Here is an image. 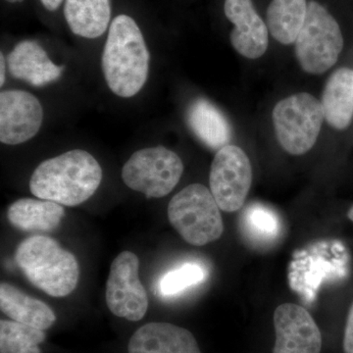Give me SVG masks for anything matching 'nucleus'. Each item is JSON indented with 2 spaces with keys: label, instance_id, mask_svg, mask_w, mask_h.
Returning a JSON list of instances; mask_svg holds the SVG:
<instances>
[{
  "label": "nucleus",
  "instance_id": "nucleus-1",
  "mask_svg": "<svg viewBox=\"0 0 353 353\" xmlns=\"http://www.w3.org/2000/svg\"><path fill=\"white\" fill-rule=\"evenodd\" d=\"M101 180L97 159L85 150H73L39 164L30 180V190L44 201L77 206L94 196Z\"/></svg>",
  "mask_w": 353,
  "mask_h": 353
},
{
  "label": "nucleus",
  "instance_id": "nucleus-2",
  "mask_svg": "<svg viewBox=\"0 0 353 353\" xmlns=\"http://www.w3.org/2000/svg\"><path fill=\"white\" fill-rule=\"evenodd\" d=\"M150 55L143 32L130 16L111 23L102 54V71L114 94L124 99L141 92L148 80Z\"/></svg>",
  "mask_w": 353,
  "mask_h": 353
},
{
  "label": "nucleus",
  "instance_id": "nucleus-3",
  "mask_svg": "<svg viewBox=\"0 0 353 353\" xmlns=\"http://www.w3.org/2000/svg\"><path fill=\"white\" fill-rule=\"evenodd\" d=\"M16 262L26 278L48 296H68L78 285L80 268L76 257L48 236L23 241L16 252Z\"/></svg>",
  "mask_w": 353,
  "mask_h": 353
},
{
  "label": "nucleus",
  "instance_id": "nucleus-4",
  "mask_svg": "<svg viewBox=\"0 0 353 353\" xmlns=\"http://www.w3.org/2000/svg\"><path fill=\"white\" fill-rule=\"evenodd\" d=\"M220 210L210 190L192 183L169 202L168 219L188 243L202 246L219 240L224 233Z\"/></svg>",
  "mask_w": 353,
  "mask_h": 353
},
{
  "label": "nucleus",
  "instance_id": "nucleus-5",
  "mask_svg": "<svg viewBox=\"0 0 353 353\" xmlns=\"http://www.w3.org/2000/svg\"><path fill=\"white\" fill-rule=\"evenodd\" d=\"M343 48L339 23L321 4L308 2L305 21L294 41L299 66L311 75H321L336 63Z\"/></svg>",
  "mask_w": 353,
  "mask_h": 353
},
{
  "label": "nucleus",
  "instance_id": "nucleus-6",
  "mask_svg": "<svg viewBox=\"0 0 353 353\" xmlns=\"http://www.w3.org/2000/svg\"><path fill=\"white\" fill-rule=\"evenodd\" d=\"M280 145L292 155H303L314 146L325 119L321 101L299 92L276 104L272 113Z\"/></svg>",
  "mask_w": 353,
  "mask_h": 353
},
{
  "label": "nucleus",
  "instance_id": "nucleus-7",
  "mask_svg": "<svg viewBox=\"0 0 353 353\" xmlns=\"http://www.w3.org/2000/svg\"><path fill=\"white\" fill-rule=\"evenodd\" d=\"M183 173L182 159L164 146L143 148L123 167V182L148 199H160L175 189Z\"/></svg>",
  "mask_w": 353,
  "mask_h": 353
},
{
  "label": "nucleus",
  "instance_id": "nucleus-8",
  "mask_svg": "<svg viewBox=\"0 0 353 353\" xmlns=\"http://www.w3.org/2000/svg\"><path fill=\"white\" fill-rule=\"evenodd\" d=\"M250 158L239 146L228 145L216 153L209 185L218 206L225 212H236L243 208L252 183Z\"/></svg>",
  "mask_w": 353,
  "mask_h": 353
},
{
  "label": "nucleus",
  "instance_id": "nucleus-9",
  "mask_svg": "<svg viewBox=\"0 0 353 353\" xmlns=\"http://www.w3.org/2000/svg\"><path fill=\"white\" fill-rule=\"evenodd\" d=\"M138 256L121 252L111 264L106 284V303L117 317L132 322L143 319L148 308V294L139 278Z\"/></svg>",
  "mask_w": 353,
  "mask_h": 353
},
{
  "label": "nucleus",
  "instance_id": "nucleus-10",
  "mask_svg": "<svg viewBox=\"0 0 353 353\" xmlns=\"http://www.w3.org/2000/svg\"><path fill=\"white\" fill-rule=\"evenodd\" d=\"M43 109L36 97L24 90L0 94V141L17 145L34 138L41 129Z\"/></svg>",
  "mask_w": 353,
  "mask_h": 353
},
{
  "label": "nucleus",
  "instance_id": "nucleus-11",
  "mask_svg": "<svg viewBox=\"0 0 353 353\" xmlns=\"http://www.w3.org/2000/svg\"><path fill=\"white\" fill-rule=\"evenodd\" d=\"M273 353H320L322 334L310 313L294 303L281 304L274 312Z\"/></svg>",
  "mask_w": 353,
  "mask_h": 353
},
{
  "label": "nucleus",
  "instance_id": "nucleus-12",
  "mask_svg": "<svg viewBox=\"0 0 353 353\" xmlns=\"http://www.w3.org/2000/svg\"><path fill=\"white\" fill-rule=\"evenodd\" d=\"M224 11L234 25L230 34L234 50L248 59L263 57L269 46V30L252 0H225Z\"/></svg>",
  "mask_w": 353,
  "mask_h": 353
},
{
  "label": "nucleus",
  "instance_id": "nucleus-13",
  "mask_svg": "<svg viewBox=\"0 0 353 353\" xmlns=\"http://www.w3.org/2000/svg\"><path fill=\"white\" fill-rule=\"evenodd\" d=\"M129 353H202L189 330L166 322H152L130 339Z\"/></svg>",
  "mask_w": 353,
  "mask_h": 353
},
{
  "label": "nucleus",
  "instance_id": "nucleus-14",
  "mask_svg": "<svg viewBox=\"0 0 353 353\" xmlns=\"http://www.w3.org/2000/svg\"><path fill=\"white\" fill-rule=\"evenodd\" d=\"M8 68L11 75L26 81L34 87L54 82L63 72L57 66L37 41H21L8 55Z\"/></svg>",
  "mask_w": 353,
  "mask_h": 353
},
{
  "label": "nucleus",
  "instance_id": "nucleus-15",
  "mask_svg": "<svg viewBox=\"0 0 353 353\" xmlns=\"http://www.w3.org/2000/svg\"><path fill=\"white\" fill-rule=\"evenodd\" d=\"M325 120L336 130H345L353 120V70L340 68L327 80L322 94Z\"/></svg>",
  "mask_w": 353,
  "mask_h": 353
},
{
  "label": "nucleus",
  "instance_id": "nucleus-16",
  "mask_svg": "<svg viewBox=\"0 0 353 353\" xmlns=\"http://www.w3.org/2000/svg\"><path fill=\"white\" fill-rule=\"evenodd\" d=\"M64 215L61 204L44 199H21L7 211L10 224L27 233H51L59 227Z\"/></svg>",
  "mask_w": 353,
  "mask_h": 353
},
{
  "label": "nucleus",
  "instance_id": "nucleus-17",
  "mask_svg": "<svg viewBox=\"0 0 353 353\" xmlns=\"http://www.w3.org/2000/svg\"><path fill=\"white\" fill-rule=\"evenodd\" d=\"M0 309L13 321L43 331L57 322V316L48 304L28 296L8 283L0 285Z\"/></svg>",
  "mask_w": 353,
  "mask_h": 353
},
{
  "label": "nucleus",
  "instance_id": "nucleus-18",
  "mask_svg": "<svg viewBox=\"0 0 353 353\" xmlns=\"http://www.w3.org/2000/svg\"><path fill=\"white\" fill-rule=\"evenodd\" d=\"M188 124L197 138L212 150L230 145L232 128L224 114L212 102L197 99L187 112Z\"/></svg>",
  "mask_w": 353,
  "mask_h": 353
},
{
  "label": "nucleus",
  "instance_id": "nucleus-19",
  "mask_svg": "<svg viewBox=\"0 0 353 353\" xmlns=\"http://www.w3.org/2000/svg\"><path fill=\"white\" fill-rule=\"evenodd\" d=\"M64 16L76 36L99 38L110 22V0H65Z\"/></svg>",
  "mask_w": 353,
  "mask_h": 353
},
{
  "label": "nucleus",
  "instance_id": "nucleus-20",
  "mask_svg": "<svg viewBox=\"0 0 353 353\" xmlns=\"http://www.w3.org/2000/svg\"><path fill=\"white\" fill-rule=\"evenodd\" d=\"M307 6L306 0H272L266 15L272 37L282 44L294 43L305 21Z\"/></svg>",
  "mask_w": 353,
  "mask_h": 353
},
{
  "label": "nucleus",
  "instance_id": "nucleus-21",
  "mask_svg": "<svg viewBox=\"0 0 353 353\" xmlns=\"http://www.w3.org/2000/svg\"><path fill=\"white\" fill-rule=\"evenodd\" d=\"M43 330L16 321H0V353H43Z\"/></svg>",
  "mask_w": 353,
  "mask_h": 353
},
{
  "label": "nucleus",
  "instance_id": "nucleus-22",
  "mask_svg": "<svg viewBox=\"0 0 353 353\" xmlns=\"http://www.w3.org/2000/svg\"><path fill=\"white\" fill-rule=\"evenodd\" d=\"M243 227L252 239L271 241L280 234L281 223L278 215L271 209L253 204L243 215Z\"/></svg>",
  "mask_w": 353,
  "mask_h": 353
},
{
  "label": "nucleus",
  "instance_id": "nucleus-23",
  "mask_svg": "<svg viewBox=\"0 0 353 353\" xmlns=\"http://www.w3.org/2000/svg\"><path fill=\"white\" fill-rule=\"evenodd\" d=\"M204 277L205 273L201 266L187 263L167 273L160 281L159 290L165 296H175L188 288L199 284Z\"/></svg>",
  "mask_w": 353,
  "mask_h": 353
},
{
  "label": "nucleus",
  "instance_id": "nucleus-24",
  "mask_svg": "<svg viewBox=\"0 0 353 353\" xmlns=\"http://www.w3.org/2000/svg\"><path fill=\"white\" fill-rule=\"evenodd\" d=\"M343 345L345 353H353V303L350 306L347 315Z\"/></svg>",
  "mask_w": 353,
  "mask_h": 353
},
{
  "label": "nucleus",
  "instance_id": "nucleus-25",
  "mask_svg": "<svg viewBox=\"0 0 353 353\" xmlns=\"http://www.w3.org/2000/svg\"><path fill=\"white\" fill-rule=\"evenodd\" d=\"M41 2L48 10L55 11L59 8L63 0H41Z\"/></svg>",
  "mask_w": 353,
  "mask_h": 353
},
{
  "label": "nucleus",
  "instance_id": "nucleus-26",
  "mask_svg": "<svg viewBox=\"0 0 353 353\" xmlns=\"http://www.w3.org/2000/svg\"><path fill=\"white\" fill-rule=\"evenodd\" d=\"M6 83V59L4 55H0V85H3Z\"/></svg>",
  "mask_w": 353,
  "mask_h": 353
},
{
  "label": "nucleus",
  "instance_id": "nucleus-27",
  "mask_svg": "<svg viewBox=\"0 0 353 353\" xmlns=\"http://www.w3.org/2000/svg\"><path fill=\"white\" fill-rule=\"evenodd\" d=\"M348 218H350V220H352L353 222V206L350 208V210H348L347 212Z\"/></svg>",
  "mask_w": 353,
  "mask_h": 353
},
{
  "label": "nucleus",
  "instance_id": "nucleus-28",
  "mask_svg": "<svg viewBox=\"0 0 353 353\" xmlns=\"http://www.w3.org/2000/svg\"><path fill=\"white\" fill-rule=\"evenodd\" d=\"M7 2H10V3H18V2H22L23 0H6Z\"/></svg>",
  "mask_w": 353,
  "mask_h": 353
}]
</instances>
